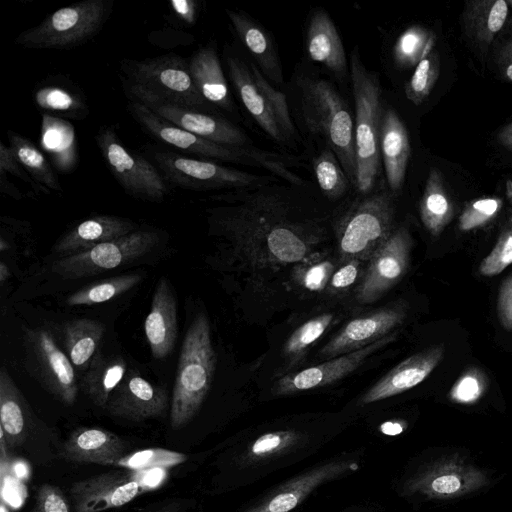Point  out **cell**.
Listing matches in <instances>:
<instances>
[{"mask_svg":"<svg viewBox=\"0 0 512 512\" xmlns=\"http://www.w3.org/2000/svg\"><path fill=\"white\" fill-rule=\"evenodd\" d=\"M420 218L432 236H438L451 222L453 205L445 189L441 173L432 169L420 200Z\"/></svg>","mask_w":512,"mask_h":512,"instance_id":"d6a6232c","label":"cell"},{"mask_svg":"<svg viewBox=\"0 0 512 512\" xmlns=\"http://www.w3.org/2000/svg\"><path fill=\"white\" fill-rule=\"evenodd\" d=\"M380 153L389 192L395 196L401 190L405 180L410 144L403 122L390 108L383 112Z\"/></svg>","mask_w":512,"mask_h":512,"instance_id":"d4e9b609","label":"cell"},{"mask_svg":"<svg viewBox=\"0 0 512 512\" xmlns=\"http://www.w3.org/2000/svg\"><path fill=\"white\" fill-rule=\"evenodd\" d=\"M350 79L355 101V188L362 196L372 193L381 172L380 135L383 112L377 75L362 63L356 51L350 59Z\"/></svg>","mask_w":512,"mask_h":512,"instance_id":"7a4b0ae2","label":"cell"},{"mask_svg":"<svg viewBox=\"0 0 512 512\" xmlns=\"http://www.w3.org/2000/svg\"><path fill=\"white\" fill-rule=\"evenodd\" d=\"M9 146L14 151L21 166L44 187L61 191L57 175L37 147L24 136L8 131Z\"/></svg>","mask_w":512,"mask_h":512,"instance_id":"d590c367","label":"cell"},{"mask_svg":"<svg viewBox=\"0 0 512 512\" xmlns=\"http://www.w3.org/2000/svg\"><path fill=\"white\" fill-rule=\"evenodd\" d=\"M105 0H85L49 14L20 33L15 43L33 49H68L93 37L109 13Z\"/></svg>","mask_w":512,"mask_h":512,"instance_id":"52a82bcc","label":"cell"},{"mask_svg":"<svg viewBox=\"0 0 512 512\" xmlns=\"http://www.w3.org/2000/svg\"><path fill=\"white\" fill-rule=\"evenodd\" d=\"M497 64L503 76L512 81V35L499 49Z\"/></svg>","mask_w":512,"mask_h":512,"instance_id":"f5cc1de1","label":"cell"},{"mask_svg":"<svg viewBox=\"0 0 512 512\" xmlns=\"http://www.w3.org/2000/svg\"><path fill=\"white\" fill-rule=\"evenodd\" d=\"M152 157L167 182L186 189H242L278 181L276 176L256 175L173 152L156 151Z\"/></svg>","mask_w":512,"mask_h":512,"instance_id":"30bf717a","label":"cell"},{"mask_svg":"<svg viewBox=\"0 0 512 512\" xmlns=\"http://www.w3.org/2000/svg\"><path fill=\"white\" fill-rule=\"evenodd\" d=\"M439 58L430 53L417 65L405 86L406 97L415 105H420L431 93L439 77Z\"/></svg>","mask_w":512,"mask_h":512,"instance_id":"60d3db41","label":"cell"},{"mask_svg":"<svg viewBox=\"0 0 512 512\" xmlns=\"http://www.w3.org/2000/svg\"><path fill=\"white\" fill-rule=\"evenodd\" d=\"M381 431L388 435H396L403 431L404 427L402 423L395 421H388L381 425Z\"/></svg>","mask_w":512,"mask_h":512,"instance_id":"9f6ffc18","label":"cell"},{"mask_svg":"<svg viewBox=\"0 0 512 512\" xmlns=\"http://www.w3.org/2000/svg\"><path fill=\"white\" fill-rule=\"evenodd\" d=\"M250 69L255 83L267 97L268 102L274 114L276 115L281 127L283 128L284 132L291 140V142L295 144L297 136L296 128L294 126L285 95L278 91L267 80V78L262 74V72L256 65L250 64Z\"/></svg>","mask_w":512,"mask_h":512,"instance_id":"b9f144b4","label":"cell"},{"mask_svg":"<svg viewBox=\"0 0 512 512\" xmlns=\"http://www.w3.org/2000/svg\"><path fill=\"white\" fill-rule=\"evenodd\" d=\"M35 99L43 109L70 117H80L85 108L79 98L60 87H44L37 91Z\"/></svg>","mask_w":512,"mask_h":512,"instance_id":"7bdbcfd3","label":"cell"},{"mask_svg":"<svg viewBox=\"0 0 512 512\" xmlns=\"http://www.w3.org/2000/svg\"><path fill=\"white\" fill-rule=\"evenodd\" d=\"M228 75L239 99L259 127L276 143L294 147L274 114L267 97L254 81L250 65L238 55L225 56Z\"/></svg>","mask_w":512,"mask_h":512,"instance_id":"7402d4cb","label":"cell"},{"mask_svg":"<svg viewBox=\"0 0 512 512\" xmlns=\"http://www.w3.org/2000/svg\"><path fill=\"white\" fill-rule=\"evenodd\" d=\"M502 202L498 198H481L471 202L459 217L461 231H471L489 223L500 211Z\"/></svg>","mask_w":512,"mask_h":512,"instance_id":"ee69618b","label":"cell"},{"mask_svg":"<svg viewBox=\"0 0 512 512\" xmlns=\"http://www.w3.org/2000/svg\"><path fill=\"white\" fill-rule=\"evenodd\" d=\"M333 313H322L300 325L287 339L283 347L284 371L299 365L308 350L318 341L331 325Z\"/></svg>","mask_w":512,"mask_h":512,"instance_id":"e575fe53","label":"cell"},{"mask_svg":"<svg viewBox=\"0 0 512 512\" xmlns=\"http://www.w3.org/2000/svg\"><path fill=\"white\" fill-rule=\"evenodd\" d=\"M313 435L296 427L267 431L248 440L233 456V466L243 477L242 484L252 483L262 476L315 451Z\"/></svg>","mask_w":512,"mask_h":512,"instance_id":"ba28073f","label":"cell"},{"mask_svg":"<svg viewBox=\"0 0 512 512\" xmlns=\"http://www.w3.org/2000/svg\"><path fill=\"white\" fill-rule=\"evenodd\" d=\"M300 109L309 132L325 141L355 186V131L346 102L325 79L306 78L301 81Z\"/></svg>","mask_w":512,"mask_h":512,"instance_id":"277c9868","label":"cell"},{"mask_svg":"<svg viewBox=\"0 0 512 512\" xmlns=\"http://www.w3.org/2000/svg\"><path fill=\"white\" fill-rule=\"evenodd\" d=\"M127 371V363L121 356L96 353L82 379L83 390L94 404L105 408Z\"/></svg>","mask_w":512,"mask_h":512,"instance_id":"4dcf8cb0","label":"cell"},{"mask_svg":"<svg viewBox=\"0 0 512 512\" xmlns=\"http://www.w3.org/2000/svg\"><path fill=\"white\" fill-rule=\"evenodd\" d=\"M0 431L11 448L22 444L27 434L24 398L4 367L0 371Z\"/></svg>","mask_w":512,"mask_h":512,"instance_id":"1f68e13d","label":"cell"},{"mask_svg":"<svg viewBox=\"0 0 512 512\" xmlns=\"http://www.w3.org/2000/svg\"><path fill=\"white\" fill-rule=\"evenodd\" d=\"M313 170L321 191L330 200H337L347 192L351 183L330 148L314 158Z\"/></svg>","mask_w":512,"mask_h":512,"instance_id":"74e56055","label":"cell"},{"mask_svg":"<svg viewBox=\"0 0 512 512\" xmlns=\"http://www.w3.org/2000/svg\"><path fill=\"white\" fill-rule=\"evenodd\" d=\"M142 280L138 273L122 274L83 287L69 295L70 306L94 305L114 299L135 287Z\"/></svg>","mask_w":512,"mask_h":512,"instance_id":"8d00e7d4","label":"cell"},{"mask_svg":"<svg viewBox=\"0 0 512 512\" xmlns=\"http://www.w3.org/2000/svg\"><path fill=\"white\" fill-rule=\"evenodd\" d=\"M125 90L130 100L142 103L160 118L199 137L226 146L255 148L243 130L217 114L178 106L130 84L125 85Z\"/></svg>","mask_w":512,"mask_h":512,"instance_id":"4fadbf2b","label":"cell"},{"mask_svg":"<svg viewBox=\"0 0 512 512\" xmlns=\"http://www.w3.org/2000/svg\"><path fill=\"white\" fill-rule=\"evenodd\" d=\"M407 316L403 301L387 304L347 322L319 351L322 359H332L362 349L395 332Z\"/></svg>","mask_w":512,"mask_h":512,"instance_id":"2e32d148","label":"cell"},{"mask_svg":"<svg viewBox=\"0 0 512 512\" xmlns=\"http://www.w3.org/2000/svg\"><path fill=\"white\" fill-rule=\"evenodd\" d=\"M187 460V455L163 448H149L133 452L117 459L112 466L131 470L170 468Z\"/></svg>","mask_w":512,"mask_h":512,"instance_id":"ab89813d","label":"cell"},{"mask_svg":"<svg viewBox=\"0 0 512 512\" xmlns=\"http://www.w3.org/2000/svg\"><path fill=\"white\" fill-rule=\"evenodd\" d=\"M125 443L115 433L101 428H79L63 446V456L73 462L112 465L124 456Z\"/></svg>","mask_w":512,"mask_h":512,"instance_id":"4316f807","label":"cell"},{"mask_svg":"<svg viewBox=\"0 0 512 512\" xmlns=\"http://www.w3.org/2000/svg\"><path fill=\"white\" fill-rule=\"evenodd\" d=\"M5 172L11 173L21 180L30 183L35 188L37 187L34 181L21 169V164L17 160L12 148L0 142V174H4Z\"/></svg>","mask_w":512,"mask_h":512,"instance_id":"816d5d0a","label":"cell"},{"mask_svg":"<svg viewBox=\"0 0 512 512\" xmlns=\"http://www.w3.org/2000/svg\"><path fill=\"white\" fill-rule=\"evenodd\" d=\"M135 230V224L129 219L99 215L89 218L66 232L53 246V253L59 258L85 252L101 243H105Z\"/></svg>","mask_w":512,"mask_h":512,"instance_id":"cb8c5ba5","label":"cell"},{"mask_svg":"<svg viewBox=\"0 0 512 512\" xmlns=\"http://www.w3.org/2000/svg\"><path fill=\"white\" fill-rule=\"evenodd\" d=\"M364 262L358 259H350L341 261V265L335 268L329 280L327 289L331 294H339L347 291L357 281L359 283L364 270L362 264Z\"/></svg>","mask_w":512,"mask_h":512,"instance_id":"c3c4849f","label":"cell"},{"mask_svg":"<svg viewBox=\"0 0 512 512\" xmlns=\"http://www.w3.org/2000/svg\"><path fill=\"white\" fill-rule=\"evenodd\" d=\"M498 142L512 153V122L500 129L497 134Z\"/></svg>","mask_w":512,"mask_h":512,"instance_id":"11a10c76","label":"cell"},{"mask_svg":"<svg viewBox=\"0 0 512 512\" xmlns=\"http://www.w3.org/2000/svg\"><path fill=\"white\" fill-rule=\"evenodd\" d=\"M96 141L108 169L127 194L160 202L169 193L167 181L158 168L127 149L111 128L101 129Z\"/></svg>","mask_w":512,"mask_h":512,"instance_id":"7c38bea8","label":"cell"},{"mask_svg":"<svg viewBox=\"0 0 512 512\" xmlns=\"http://www.w3.org/2000/svg\"><path fill=\"white\" fill-rule=\"evenodd\" d=\"M486 483L480 470L461 461L447 460L424 468L408 479L402 490L405 495L445 499L463 496Z\"/></svg>","mask_w":512,"mask_h":512,"instance_id":"ac0fdd59","label":"cell"},{"mask_svg":"<svg viewBox=\"0 0 512 512\" xmlns=\"http://www.w3.org/2000/svg\"><path fill=\"white\" fill-rule=\"evenodd\" d=\"M188 63L192 79L205 100L216 108L232 112L233 102L215 48H199Z\"/></svg>","mask_w":512,"mask_h":512,"instance_id":"f1b7e54d","label":"cell"},{"mask_svg":"<svg viewBox=\"0 0 512 512\" xmlns=\"http://www.w3.org/2000/svg\"><path fill=\"white\" fill-rule=\"evenodd\" d=\"M144 331L155 359H163L171 353L177 338V307L169 280L165 277L159 279L156 286Z\"/></svg>","mask_w":512,"mask_h":512,"instance_id":"603a6c76","label":"cell"},{"mask_svg":"<svg viewBox=\"0 0 512 512\" xmlns=\"http://www.w3.org/2000/svg\"><path fill=\"white\" fill-rule=\"evenodd\" d=\"M306 50L313 62L321 64L336 77L346 76L344 46L334 22L324 10H316L309 20Z\"/></svg>","mask_w":512,"mask_h":512,"instance_id":"484cf974","label":"cell"},{"mask_svg":"<svg viewBox=\"0 0 512 512\" xmlns=\"http://www.w3.org/2000/svg\"><path fill=\"white\" fill-rule=\"evenodd\" d=\"M105 332L103 323L88 318L65 323L64 342L73 366L83 369L89 366Z\"/></svg>","mask_w":512,"mask_h":512,"instance_id":"836d02e7","label":"cell"},{"mask_svg":"<svg viewBox=\"0 0 512 512\" xmlns=\"http://www.w3.org/2000/svg\"><path fill=\"white\" fill-rule=\"evenodd\" d=\"M10 276L9 268L5 265L3 261L0 263V282L4 283L6 279Z\"/></svg>","mask_w":512,"mask_h":512,"instance_id":"6f0895ef","label":"cell"},{"mask_svg":"<svg viewBox=\"0 0 512 512\" xmlns=\"http://www.w3.org/2000/svg\"><path fill=\"white\" fill-rule=\"evenodd\" d=\"M26 344L44 385L61 402L72 405L78 393L75 371L52 333L44 328L28 330Z\"/></svg>","mask_w":512,"mask_h":512,"instance_id":"d6986e66","label":"cell"},{"mask_svg":"<svg viewBox=\"0 0 512 512\" xmlns=\"http://www.w3.org/2000/svg\"><path fill=\"white\" fill-rule=\"evenodd\" d=\"M512 264V229L504 230L490 253L481 261L478 271L482 276L493 277Z\"/></svg>","mask_w":512,"mask_h":512,"instance_id":"f6af8a7d","label":"cell"},{"mask_svg":"<svg viewBox=\"0 0 512 512\" xmlns=\"http://www.w3.org/2000/svg\"><path fill=\"white\" fill-rule=\"evenodd\" d=\"M394 214L389 191L370 193L354 202L336 227L340 262L358 259L366 263L395 229Z\"/></svg>","mask_w":512,"mask_h":512,"instance_id":"5b68a950","label":"cell"},{"mask_svg":"<svg viewBox=\"0 0 512 512\" xmlns=\"http://www.w3.org/2000/svg\"><path fill=\"white\" fill-rule=\"evenodd\" d=\"M396 336L395 331L362 349L326 360L297 372L283 374L274 382L272 394L287 396L332 384L359 368L369 356L393 342Z\"/></svg>","mask_w":512,"mask_h":512,"instance_id":"e0dca14e","label":"cell"},{"mask_svg":"<svg viewBox=\"0 0 512 512\" xmlns=\"http://www.w3.org/2000/svg\"><path fill=\"white\" fill-rule=\"evenodd\" d=\"M33 512H71V509L59 487L43 484L37 489Z\"/></svg>","mask_w":512,"mask_h":512,"instance_id":"681fc988","label":"cell"},{"mask_svg":"<svg viewBox=\"0 0 512 512\" xmlns=\"http://www.w3.org/2000/svg\"><path fill=\"white\" fill-rule=\"evenodd\" d=\"M412 238L406 226L395 227L389 238L366 262L356 288V300L371 304L393 288L406 274Z\"/></svg>","mask_w":512,"mask_h":512,"instance_id":"9a60e30c","label":"cell"},{"mask_svg":"<svg viewBox=\"0 0 512 512\" xmlns=\"http://www.w3.org/2000/svg\"><path fill=\"white\" fill-rule=\"evenodd\" d=\"M444 350L442 344L434 345L401 361L364 393L360 404L375 403L417 386L439 365Z\"/></svg>","mask_w":512,"mask_h":512,"instance_id":"44dd1931","label":"cell"},{"mask_svg":"<svg viewBox=\"0 0 512 512\" xmlns=\"http://www.w3.org/2000/svg\"><path fill=\"white\" fill-rule=\"evenodd\" d=\"M506 190H507V196H508L510 202L512 203V182L511 181H507ZM511 222H512V218H511Z\"/></svg>","mask_w":512,"mask_h":512,"instance_id":"680465c9","label":"cell"},{"mask_svg":"<svg viewBox=\"0 0 512 512\" xmlns=\"http://www.w3.org/2000/svg\"><path fill=\"white\" fill-rule=\"evenodd\" d=\"M0 512H9L4 502L1 503Z\"/></svg>","mask_w":512,"mask_h":512,"instance_id":"91938a15","label":"cell"},{"mask_svg":"<svg viewBox=\"0 0 512 512\" xmlns=\"http://www.w3.org/2000/svg\"><path fill=\"white\" fill-rule=\"evenodd\" d=\"M496 310L501 325L512 331V275L507 277L499 288Z\"/></svg>","mask_w":512,"mask_h":512,"instance_id":"f907efd6","label":"cell"},{"mask_svg":"<svg viewBox=\"0 0 512 512\" xmlns=\"http://www.w3.org/2000/svg\"><path fill=\"white\" fill-rule=\"evenodd\" d=\"M166 477L165 468L124 469L77 481L70 488L74 510L101 512L121 507L138 495L158 488Z\"/></svg>","mask_w":512,"mask_h":512,"instance_id":"9c48e42d","label":"cell"},{"mask_svg":"<svg viewBox=\"0 0 512 512\" xmlns=\"http://www.w3.org/2000/svg\"><path fill=\"white\" fill-rule=\"evenodd\" d=\"M160 235L152 230H136L101 243L85 252L56 259L51 271L63 279H78L133 262L152 252Z\"/></svg>","mask_w":512,"mask_h":512,"instance_id":"8fae6325","label":"cell"},{"mask_svg":"<svg viewBox=\"0 0 512 512\" xmlns=\"http://www.w3.org/2000/svg\"><path fill=\"white\" fill-rule=\"evenodd\" d=\"M434 42V35L427 30L419 26L410 27L395 43L393 52L396 63L403 67L417 65L431 53Z\"/></svg>","mask_w":512,"mask_h":512,"instance_id":"f35d334b","label":"cell"},{"mask_svg":"<svg viewBox=\"0 0 512 512\" xmlns=\"http://www.w3.org/2000/svg\"><path fill=\"white\" fill-rule=\"evenodd\" d=\"M128 111L151 136L179 150L216 161L252 167H263L291 185L302 186L304 181L288 168L281 156L255 148L221 145L184 130L153 113L140 102L131 100Z\"/></svg>","mask_w":512,"mask_h":512,"instance_id":"3957f363","label":"cell"},{"mask_svg":"<svg viewBox=\"0 0 512 512\" xmlns=\"http://www.w3.org/2000/svg\"><path fill=\"white\" fill-rule=\"evenodd\" d=\"M334 270V264L330 260H314L301 267L295 279L305 290L321 292L327 288Z\"/></svg>","mask_w":512,"mask_h":512,"instance_id":"7dc6e473","label":"cell"},{"mask_svg":"<svg viewBox=\"0 0 512 512\" xmlns=\"http://www.w3.org/2000/svg\"><path fill=\"white\" fill-rule=\"evenodd\" d=\"M122 70L127 84L142 88L158 98L189 109L216 114L198 91L189 63L178 55H163L145 60H125Z\"/></svg>","mask_w":512,"mask_h":512,"instance_id":"8992f818","label":"cell"},{"mask_svg":"<svg viewBox=\"0 0 512 512\" xmlns=\"http://www.w3.org/2000/svg\"><path fill=\"white\" fill-rule=\"evenodd\" d=\"M487 384V378L481 370L470 368L455 381L449 397L457 403H473L483 395Z\"/></svg>","mask_w":512,"mask_h":512,"instance_id":"bcb514c9","label":"cell"},{"mask_svg":"<svg viewBox=\"0 0 512 512\" xmlns=\"http://www.w3.org/2000/svg\"><path fill=\"white\" fill-rule=\"evenodd\" d=\"M215 366L209 321L200 312L191 322L180 351L170 407L173 429L184 427L197 414L210 390Z\"/></svg>","mask_w":512,"mask_h":512,"instance_id":"6da1fadb","label":"cell"},{"mask_svg":"<svg viewBox=\"0 0 512 512\" xmlns=\"http://www.w3.org/2000/svg\"><path fill=\"white\" fill-rule=\"evenodd\" d=\"M510 4L512 5V1L510 2Z\"/></svg>","mask_w":512,"mask_h":512,"instance_id":"94428289","label":"cell"},{"mask_svg":"<svg viewBox=\"0 0 512 512\" xmlns=\"http://www.w3.org/2000/svg\"><path fill=\"white\" fill-rule=\"evenodd\" d=\"M173 10L175 13L184 19L185 21H188L191 23L195 16V6L194 2L192 1H172Z\"/></svg>","mask_w":512,"mask_h":512,"instance_id":"db71d44e","label":"cell"},{"mask_svg":"<svg viewBox=\"0 0 512 512\" xmlns=\"http://www.w3.org/2000/svg\"><path fill=\"white\" fill-rule=\"evenodd\" d=\"M359 468L360 459L356 456L330 459L280 483L240 512H290L321 485L354 473Z\"/></svg>","mask_w":512,"mask_h":512,"instance_id":"5bb4252c","label":"cell"},{"mask_svg":"<svg viewBox=\"0 0 512 512\" xmlns=\"http://www.w3.org/2000/svg\"><path fill=\"white\" fill-rule=\"evenodd\" d=\"M507 15L505 0L470 1L463 15L465 33L476 45L488 47L504 26Z\"/></svg>","mask_w":512,"mask_h":512,"instance_id":"f546056e","label":"cell"},{"mask_svg":"<svg viewBox=\"0 0 512 512\" xmlns=\"http://www.w3.org/2000/svg\"><path fill=\"white\" fill-rule=\"evenodd\" d=\"M167 406L168 395L163 387L150 383L135 370H128L104 409L115 417L143 421L161 416Z\"/></svg>","mask_w":512,"mask_h":512,"instance_id":"ffe728a7","label":"cell"},{"mask_svg":"<svg viewBox=\"0 0 512 512\" xmlns=\"http://www.w3.org/2000/svg\"><path fill=\"white\" fill-rule=\"evenodd\" d=\"M238 37L259 65L262 74L270 83L281 84L282 69L275 45L268 32L245 13L227 10Z\"/></svg>","mask_w":512,"mask_h":512,"instance_id":"83f0119b","label":"cell"},{"mask_svg":"<svg viewBox=\"0 0 512 512\" xmlns=\"http://www.w3.org/2000/svg\"><path fill=\"white\" fill-rule=\"evenodd\" d=\"M160 512V511H159Z\"/></svg>","mask_w":512,"mask_h":512,"instance_id":"6125c7cd","label":"cell"}]
</instances>
